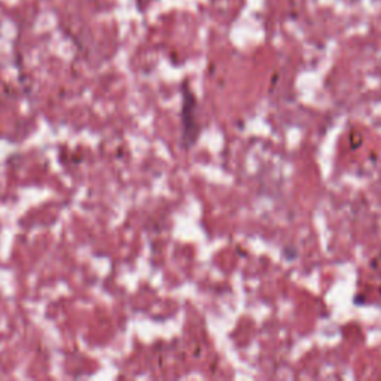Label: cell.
I'll list each match as a JSON object with an SVG mask.
<instances>
[{
  "label": "cell",
  "mask_w": 381,
  "mask_h": 381,
  "mask_svg": "<svg viewBox=\"0 0 381 381\" xmlns=\"http://www.w3.org/2000/svg\"><path fill=\"white\" fill-rule=\"evenodd\" d=\"M180 143L185 149L195 146L200 137V125L197 119V100L194 93L185 84L182 86V109H180Z\"/></svg>",
  "instance_id": "cell-1"
}]
</instances>
